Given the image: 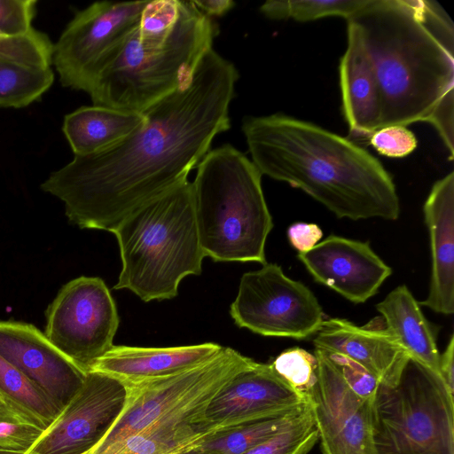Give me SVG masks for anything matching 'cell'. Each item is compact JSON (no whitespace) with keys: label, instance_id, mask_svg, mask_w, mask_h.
<instances>
[{"label":"cell","instance_id":"cell-1","mask_svg":"<svg viewBox=\"0 0 454 454\" xmlns=\"http://www.w3.org/2000/svg\"><path fill=\"white\" fill-rule=\"evenodd\" d=\"M239 74L210 49L192 79L145 112L144 122L114 146L74 156L42 183L81 229L113 232L137 208L187 180L231 128L230 106Z\"/></svg>","mask_w":454,"mask_h":454},{"label":"cell","instance_id":"cell-2","mask_svg":"<svg viewBox=\"0 0 454 454\" xmlns=\"http://www.w3.org/2000/svg\"><path fill=\"white\" fill-rule=\"evenodd\" d=\"M241 128L262 175L302 190L339 218L399 217L391 176L352 140L284 114L247 116Z\"/></svg>","mask_w":454,"mask_h":454},{"label":"cell","instance_id":"cell-3","mask_svg":"<svg viewBox=\"0 0 454 454\" xmlns=\"http://www.w3.org/2000/svg\"><path fill=\"white\" fill-rule=\"evenodd\" d=\"M379 83L380 128L427 121L454 96V25L430 0H370L347 20Z\"/></svg>","mask_w":454,"mask_h":454},{"label":"cell","instance_id":"cell-4","mask_svg":"<svg viewBox=\"0 0 454 454\" xmlns=\"http://www.w3.org/2000/svg\"><path fill=\"white\" fill-rule=\"evenodd\" d=\"M113 233L122 262L114 289H128L145 302L171 299L185 277L202 272L206 256L188 179L137 208Z\"/></svg>","mask_w":454,"mask_h":454},{"label":"cell","instance_id":"cell-5","mask_svg":"<svg viewBox=\"0 0 454 454\" xmlns=\"http://www.w3.org/2000/svg\"><path fill=\"white\" fill-rule=\"evenodd\" d=\"M262 176L253 161L230 144L210 150L198 164L192 185L206 257L266 263L265 243L273 222Z\"/></svg>","mask_w":454,"mask_h":454},{"label":"cell","instance_id":"cell-6","mask_svg":"<svg viewBox=\"0 0 454 454\" xmlns=\"http://www.w3.org/2000/svg\"><path fill=\"white\" fill-rule=\"evenodd\" d=\"M218 33V25L192 1H181L165 41H141L136 29L126 38L90 91L92 104L142 114L192 79Z\"/></svg>","mask_w":454,"mask_h":454},{"label":"cell","instance_id":"cell-7","mask_svg":"<svg viewBox=\"0 0 454 454\" xmlns=\"http://www.w3.org/2000/svg\"><path fill=\"white\" fill-rule=\"evenodd\" d=\"M453 397L439 375L410 358L397 384H380L373 399L377 453L454 454Z\"/></svg>","mask_w":454,"mask_h":454},{"label":"cell","instance_id":"cell-8","mask_svg":"<svg viewBox=\"0 0 454 454\" xmlns=\"http://www.w3.org/2000/svg\"><path fill=\"white\" fill-rule=\"evenodd\" d=\"M147 1H100L77 12L53 44L52 66L61 85L89 94L136 29Z\"/></svg>","mask_w":454,"mask_h":454},{"label":"cell","instance_id":"cell-9","mask_svg":"<svg viewBox=\"0 0 454 454\" xmlns=\"http://www.w3.org/2000/svg\"><path fill=\"white\" fill-rule=\"evenodd\" d=\"M230 314L240 328L296 340L317 333L324 321L322 308L309 288L286 276L279 265L267 262L243 274Z\"/></svg>","mask_w":454,"mask_h":454},{"label":"cell","instance_id":"cell-10","mask_svg":"<svg viewBox=\"0 0 454 454\" xmlns=\"http://www.w3.org/2000/svg\"><path fill=\"white\" fill-rule=\"evenodd\" d=\"M44 335L84 372L114 346L115 302L100 278L80 277L59 292L46 311Z\"/></svg>","mask_w":454,"mask_h":454},{"label":"cell","instance_id":"cell-11","mask_svg":"<svg viewBox=\"0 0 454 454\" xmlns=\"http://www.w3.org/2000/svg\"><path fill=\"white\" fill-rule=\"evenodd\" d=\"M122 381L88 372L82 385L25 454H87L109 432L127 401Z\"/></svg>","mask_w":454,"mask_h":454},{"label":"cell","instance_id":"cell-12","mask_svg":"<svg viewBox=\"0 0 454 454\" xmlns=\"http://www.w3.org/2000/svg\"><path fill=\"white\" fill-rule=\"evenodd\" d=\"M317 380L307 401L322 454H378L372 432V401L357 396L338 369L315 348Z\"/></svg>","mask_w":454,"mask_h":454},{"label":"cell","instance_id":"cell-13","mask_svg":"<svg viewBox=\"0 0 454 454\" xmlns=\"http://www.w3.org/2000/svg\"><path fill=\"white\" fill-rule=\"evenodd\" d=\"M307 400L270 364L256 363L233 376L207 403L204 418L213 432L297 410Z\"/></svg>","mask_w":454,"mask_h":454},{"label":"cell","instance_id":"cell-14","mask_svg":"<svg viewBox=\"0 0 454 454\" xmlns=\"http://www.w3.org/2000/svg\"><path fill=\"white\" fill-rule=\"evenodd\" d=\"M297 257L315 281L354 303L365 302L376 294L392 273L367 242L336 235Z\"/></svg>","mask_w":454,"mask_h":454},{"label":"cell","instance_id":"cell-15","mask_svg":"<svg viewBox=\"0 0 454 454\" xmlns=\"http://www.w3.org/2000/svg\"><path fill=\"white\" fill-rule=\"evenodd\" d=\"M0 356L39 386L60 411L87 374L30 324L0 321Z\"/></svg>","mask_w":454,"mask_h":454},{"label":"cell","instance_id":"cell-16","mask_svg":"<svg viewBox=\"0 0 454 454\" xmlns=\"http://www.w3.org/2000/svg\"><path fill=\"white\" fill-rule=\"evenodd\" d=\"M313 341L315 348L350 357L389 387L397 384L410 359L385 325L360 327L346 319L329 318L322 322Z\"/></svg>","mask_w":454,"mask_h":454},{"label":"cell","instance_id":"cell-17","mask_svg":"<svg viewBox=\"0 0 454 454\" xmlns=\"http://www.w3.org/2000/svg\"><path fill=\"white\" fill-rule=\"evenodd\" d=\"M431 251L429 293L419 304L436 313L454 312V172L436 181L423 207Z\"/></svg>","mask_w":454,"mask_h":454},{"label":"cell","instance_id":"cell-18","mask_svg":"<svg viewBox=\"0 0 454 454\" xmlns=\"http://www.w3.org/2000/svg\"><path fill=\"white\" fill-rule=\"evenodd\" d=\"M223 348L213 342L168 348L114 345L89 372L107 374L126 385L135 384L193 368L214 357Z\"/></svg>","mask_w":454,"mask_h":454},{"label":"cell","instance_id":"cell-19","mask_svg":"<svg viewBox=\"0 0 454 454\" xmlns=\"http://www.w3.org/2000/svg\"><path fill=\"white\" fill-rule=\"evenodd\" d=\"M342 111L351 136L361 140L380 128L379 83L356 27L348 22V45L339 66Z\"/></svg>","mask_w":454,"mask_h":454},{"label":"cell","instance_id":"cell-20","mask_svg":"<svg viewBox=\"0 0 454 454\" xmlns=\"http://www.w3.org/2000/svg\"><path fill=\"white\" fill-rule=\"evenodd\" d=\"M219 390L207 391L185 403L105 454H170L192 450L213 433L204 412Z\"/></svg>","mask_w":454,"mask_h":454},{"label":"cell","instance_id":"cell-21","mask_svg":"<svg viewBox=\"0 0 454 454\" xmlns=\"http://www.w3.org/2000/svg\"><path fill=\"white\" fill-rule=\"evenodd\" d=\"M376 309L386 329L410 358L441 377L434 331L409 288L405 285L395 287Z\"/></svg>","mask_w":454,"mask_h":454},{"label":"cell","instance_id":"cell-22","mask_svg":"<svg viewBox=\"0 0 454 454\" xmlns=\"http://www.w3.org/2000/svg\"><path fill=\"white\" fill-rule=\"evenodd\" d=\"M144 120L143 113L83 106L65 115L62 131L74 156H83L114 146L136 130Z\"/></svg>","mask_w":454,"mask_h":454},{"label":"cell","instance_id":"cell-23","mask_svg":"<svg viewBox=\"0 0 454 454\" xmlns=\"http://www.w3.org/2000/svg\"><path fill=\"white\" fill-rule=\"evenodd\" d=\"M308 406L309 403L278 416L213 432L193 445L192 450L205 454H242L283 431L294 423Z\"/></svg>","mask_w":454,"mask_h":454},{"label":"cell","instance_id":"cell-24","mask_svg":"<svg viewBox=\"0 0 454 454\" xmlns=\"http://www.w3.org/2000/svg\"><path fill=\"white\" fill-rule=\"evenodd\" d=\"M54 78L51 67L0 61V106H28L51 87Z\"/></svg>","mask_w":454,"mask_h":454},{"label":"cell","instance_id":"cell-25","mask_svg":"<svg viewBox=\"0 0 454 454\" xmlns=\"http://www.w3.org/2000/svg\"><path fill=\"white\" fill-rule=\"evenodd\" d=\"M370 0H270L260 6V12L275 20H294L300 22L328 16L349 19L369 4Z\"/></svg>","mask_w":454,"mask_h":454},{"label":"cell","instance_id":"cell-26","mask_svg":"<svg viewBox=\"0 0 454 454\" xmlns=\"http://www.w3.org/2000/svg\"><path fill=\"white\" fill-rule=\"evenodd\" d=\"M0 389L43 418L49 424L60 411L39 386L1 356Z\"/></svg>","mask_w":454,"mask_h":454},{"label":"cell","instance_id":"cell-27","mask_svg":"<svg viewBox=\"0 0 454 454\" xmlns=\"http://www.w3.org/2000/svg\"><path fill=\"white\" fill-rule=\"evenodd\" d=\"M318 441L309 405L290 426L242 454H308Z\"/></svg>","mask_w":454,"mask_h":454},{"label":"cell","instance_id":"cell-28","mask_svg":"<svg viewBox=\"0 0 454 454\" xmlns=\"http://www.w3.org/2000/svg\"><path fill=\"white\" fill-rule=\"evenodd\" d=\"M270 364L281 379L307 400L317 380V361L314 354L301 348H293L280 353Z\"/></svg>","mask_w":454,"mask_h":454},{"label":"cell","instance_id":"cell-29","mask_svg":"<svg viewBox=\"0 0 454 454\" xmlns=\"http://www.w3.org/2000/svg\"><path fill=\"white\" fill-rule=\"evenodd\" d=\"M180 6V0H148L136 28L138 38L144 42L165 41L179 18Z\"/></svg>","mask_w":454,"mask_h":454},{"label":"cell","instance_id":"cell-30","mask_svg":"<svg viewBox=\"0 0 454 454\" xmlns=\"http://www.w3.org/2000/svg\"><path fill=\"white\" fill-rule=\"evenodd\" d=\"M317 348L322 350L338 369L345 382L357 396L373 401L380 383L371 372L343 354L320 348Z\"/></svg>","mask_w":454,"mask_h":454},{"label":"cell","instance_id":"cell-31","mask_svg":"<svg viewBox=\"0 0 454 454\" xmlns=\"http://www.w3.org/2000/svg\"><path fill=\"white\" fill-rule=\"evenodd\" d=\"M368 143L381 155L389 158H403L411 153L418 141L414 134L405 126L391 125L376 129Z\"/></svg>","mask_w":454,"mask_h":454},{"label":"cell","instance_id":"cell-32","mask_svg":"<svg viewBox=\"0 0 454 454\" xmlns=\"http://www.w3.org/2000/svg\"><path fill=\"white\" fill-rule=\"evenodd\" d=\"M36 0H0V35L20 36L34 27Z\"/></svg>","mask_w":454,"mask_h":454},{"label":"cell","instance_id":"cell-33","mask_svg":"<svg viewBox=\"0 0 454 454\" xmlns=\"http://www.w3.org/2000/svg\"><path fill=\"white\" fill-rule=\"evenodd\" d=\"M43 430L37 425L0 421V453L25 454Z\"/></svg>","mask_w":454,"mask_h":454},{"label":"cell","instance_id":"cell-34","mask_svg":"<svg viewBox=\"0 0 454 454\" xmlns=\"http://www.w3.org/2000/svg\"><path fill=\"white\" fill-rule=\"evenodd\" d=\"M0 421L37 425L46 427L49 423L41 416L0 389Z\"/></svg>","mask_w":454,"mask_h":454},{"label":"cell","instance_id":"cell-35","mask_svg":"<svg viewBox=\"0 0 454 454\" xmlns=\"http://www.w3.org/2000/svg\"><path fill=\"white\" fill-rule=\"evenodd\" d=\"M291 245L300 253L313 248L323 237L322 230L315 223H295L287 231Z\"/></svg>","mask_w":454,"mask_h":454},{"label":"cell","instance_id":"cell-36","mask_svg":"<svg viewBox=\"0 0 454 454\" xmlns=\"http://www.w3.org/2000/svg\"><path fill=\"white\" fill-rule=\"evenodd\" d=\"M441 378L451 394L454 395V336H450L449 343L439 357Z\"/></svg>","mask_w":454,"mask_h":454},{"label":"cell","instance_id":"cell-37","mask_svg":"<svg viewBox=\"0 0 454 454\" xmlns=\"http://www.w3.org/2000/svg\"><path fill=\"white\" fill-rule=\"evenodd\" d=\"M192 3L209 18L223 16L235 6L232 0H193Z\"/></svg>","mask_w":454,"mask_h":454},{"label":"cell","instance_id":"cell-38","mask_svg":"<svg viewBox=\"0 0 454 454\" xmlns=\"http://www.w3.org/2000/svg\"><path fill=\"white\" fill-rule=\"evenodd\" d=\"M184 452H173V453H170V454H184Z\"/></svg>","mask_w":454,"mask_h":454},{"label":"cell","instance_id":"cell-39","mask_svg":"<svg viewBox=\"0 0 454 454\" xmlns=\"http://www.w3.org/2000/svg\"><path fill=\"white\" fill-rule=\"evenodd\" d=\"M0 454H15V453H0Z\"/></svg>","mask_w":454,"mask_h":454}]
</instances>
